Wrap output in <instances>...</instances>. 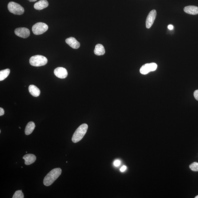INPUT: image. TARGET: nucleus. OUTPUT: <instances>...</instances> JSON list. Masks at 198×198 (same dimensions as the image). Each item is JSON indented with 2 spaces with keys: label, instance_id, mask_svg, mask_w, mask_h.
I'll return each instance as SVG.
<instances>
[{
  "label": "nucleus",
  "instance_id": "3",
  "mask_svg": "<svg viewBox=\"0 0 198 198\" xmlns=\"http://www.w3.org/2000/svg\"><path fill=\"white\" fill-rule=\"evenodd\" d=\"M48 60L46 57L41 55H35L30 57V63L34 67H39L46 65Z\"/></svg>",
  "mask_w": 198,
  "mask_h": 198
},
{
  "label": "nucleus",
  "instance_id": "18",
  "mask_svg": "<svg viewBox=\"0 0 198 198\" xmlns=\"http://www.w3.org/2000/svg\"><path fill=\"white\" fill-rule=\"evenodd\" d=\"M13 198H24V195L22 192V190H18L16 191L13 195Z\"/></svg>",
  "mask_w": 198,
  "mask_h": 198
},
{
  "label": "nucleus",
  "instance_id": "6",
  "mask_svg": "<svg viewBox=\"0 0 198 198\" xmlns=\"http://www.w3.org/2000/svg\"><path fill=\"white\" fill-rule=\"evenodd\" d=\"M157 65L155 63H148L142 66L140 69V73L143 74H146L150 72L156 70Z\"/></svg>",
  "mask_w": 198,
  "mask_h": 198
},
{
  "label": "nucleus",
  "instance_id": "15",
  "mask_svg": "<svg viewBox=\"0 0 198 198\" xmlns=\"http://www.w3.org/2000/svg\"><path fill=\"white\" fill-rule=\"evenodd\" d=\"M105 52V48L102 45L99 44L96 46L94 53L96 55H104Z\"/></svg>",
  "mask_w": 198,
  "mask_h": 198
},
{
  "label": "nucleus",
  "instance_id": "20",
  "mask_svg": "<svg viewBox=\"0 0 198 198\" xmlns=\"http://www.w3.org/2000/svg\"><path fill=\"white\" fill-rule=\"evenodd\" d=\"M194 96L195 99L198 101V90L194 91Z\"/></svg>",
  "mask_w": 198,
  "mask_h": 198
},
{
  "label": "nucleus",
  "instance_id": "22",
  "mask_svg": "<svg viewBox=\"0 0 198 198\" xmlns=\"http://www.w3.org/2000/svg\"><path fill=\"white\" fill-rule=\"evenodd\" d=\"M5 114L4 110L2 108H0V116H1Z\"/></svg>",
  "mask_w": 198,
  "mask_h": 198
},
{
  "label": "nucleus",
  "instance_id": "4",
  "mask_svg": "<svg viewBox=\"0 0 198 198\" xmlns=\"http://www.w3.org/2000/svg\"><path fill=\"white\" fill-rule=\"evenodd\" d=\"M8 9L10 12L15 15H21L24 13V8L19 4L11 2L8 5Z\"/></svg>",
  "mask_w": 198,
  "mask_h": 198
},
{
  "label": "nucleus",
  "instance_id": "23",
  "mask_svg": "<svg viewBox=\"0 0 198 198\" xmlns=\"http://www.w3.org/2000/svg\"><path fill=\"white\" fill-rule=\"evenodd\" d=\"M126 168L127 167L126 166L123 165V166L121 167V168L120 169V171H121V172H124L126 170Z\"/></svg>",
  "mask_w": 198,
  "mask_h": 198
},
{
  "label": "nucleus",
  "instance_id": "13",
  "mask_svg": "<svg viewBox=\"0 0 198 198\" xmlns=\"http://www.w3.org/2000/svg\"><path fill=\"white\" fill-rule=\"evenodd\" d=\"M184 11L187 14L192 15L198 14V7L194 6H189L184 8Z\"/></svg>",
  "mask_w": 198,
  "mask_h": 198
},
{
  "label": "nucleus",
  "instance_id": "14",
  "mask_svg": "<svg viewBox=\"0 0 198 198\" xmlns=\"http://www.w3.org/2000/svg\"><path fill=\"white\" fill-rule=\"evenodd\" d=\"M29 91L32 96L38 97L40 96V91L39 89L34 85H30L28 88Z\"/></svg>",
  "mask_w": 198,
  "mask_h": 198
},
{
  "label": "nucleus",
  "instance_id": "25",
  "mask_svg": "<svg viewBox=\"0 0 198 198\" xmlns=\"http://www.w3.org/2000/svg\"><path fill=\"white\" fill-rule=\"evenodd\" d=\"M28 1L30 2H34L36 1L37 0H28Z\"/></svg>",
  "mask_w": 198,
  "mask_h": 198
},
{
  "label": "nucleus",
  "instance_id": "19",
  "mask_svg": "<svg viewBox=\"0 0 198 198\" xmlns=\"http://www.w3.org/2000/svg\"><path fill=\"white\" fill-rule=\"evenodd\" d=\"M191 170L194 171H198V162H194L189 165Z\"/></svg>",
  "mask_w": 198,
  "mask_h": 198
},
{
  "label": "nucleus",
  "instance_id": "5",
  "mask_svg": "<svg viewBox=\"0 0 198 198\" xmlns=\"http://www.w3.org/2000/svg\"><path fill=\"white\" fill-rule=\"evenodd\" d=\"M48 29V26L45 23L39 22L34 25L32 31L35 35H40L45 33Z\"/></svg>",
  "mask_w": 198,
  "mask_h": 198
},
{
  "label": "nucleus",
  "instance_id": "26",
  "mask_svg": "<svg viewBox=\"0 0 198 198\" xmlns=\"http://www.w3.org/2000/svg\"><path fill=\"white\" fill-rule=\"evenodd\" d=\"M195 198H198V195L196 196V197H195Z\"/></svg>",
  "mask_w": 198,
  "mask_h": 198
},
{
  "label": "nucleus",
  "instance_id": "7",
  "mask_svg": "<svg viewBox=\"0 0 198 198\" xmlns=\"http://www.w3.org/2000/svg\"><path fill=\"white\" fill-rule=\"evenodd\" d=\"M156 11L155 10H152L149 13L147 17L146 21V26L147 28L149 29L151 27L156 18Z\"/></svg>",
  "mask_w": 198,
  "mask_h": 198
},
{
  "label": "nucleus",
  "instance_id": "17",
  "mask_svg": "<svg viewBox=\"0 0 198 198\" xmlns=\"http://www.w3.org/2000/svg\"><path fill=\"white\" fill-rule=\"evenodd\" d=\"M10 71H11L9 69L1 71H0V81H3L7 77L10 73Z\"/></svg>",
  "mask_w": 198,
  "mask_h": 198
},
{
  "label": "nucleus",
  "instance_id": "1",
  "mask_svg": "<svg viewBox=\"0 0 198 198\" xmlns=\"http://www.w3.org/2000/svg\"><path fill=\"white\" fill-rule=\"evenodd\" d=\"M61 169L60 168H55L51 171L44 179V185L47 187L52 185L61 175Z\"/></svg>",
  "mask_w": 198,
  "mask_h": 198
},
{
  "label": "nucleus",
  "instance_id": "11",
  "mask_svg": "<svg viewBox=\"0 0 198 198\" xmlns=\"http://www.w3.org/2000/svg\"><path fill=\"white\" fill-rule=\"evenodd\" d=\"M23 159L25 160V165H30L35 162L36 160V157L33 154H28L24 155L23 157Z\"/></svg>",
  "mask_w": 198,
  "mask_h": 198
},
{
  "label": "nucleus",
  "instance_id": "21",
  "mask_svg": "<svg viewBox=\"0 0 198 198\" xmlns=\"http://www.w3.org/2000/svg\"><path fill=\"white\" fill-rule=\"evenodd\" d=\"M121 165V162L119 160H116L114 162V165L116 167H118Z\"/></svg>",
  "mask_w": 198,
  "mask_h": 198
},
{
  "label": "nucleus",
  "instance_id": "24",
  "mask_svg": "<svg viewBox=\"0 0 198 198\" xmlns=\"http://www.w3.org/2000/svg\"><path fill=\"white\" fill-rule=\"evenodd\" d=\"M168 28L169 30H172L173 29L174 27L172 25H169L168 27Z\"/></svg>",
  "mask_w": 198,
  "mask_h": 198
},
{
  "label": "nucleus",
  "instance_id": "16",
  "mask_svg": "<svg viewBox=\"0 0 198 198\" xmlns=\"http://www.w3.org/2000/svg\"><path fill=\"white\" fill-rule=\"evenodd\" d=\"M35 125L33 121H30L27 125L25 130V134L26 135H29L33 133L35 129Z\"/></svg>",
  "mask_w": 198,
  "mask_h": 198
},
{
  "label": "nucleus",
  "instance_id": "12",
  "mask_svg": "<svg viewBox=\"0 0 198 198\" xmlns=\"http://www.w3.org/2000/svg\"><path fill=\"white\" fill-rule=\"evenodd\" d=\"M49 6V3L47 0H40L35 3L34 8L37 10H41L46 8Z\"/></svg>",
  "mask_w": 198,
  "mask_h": 198
},
{
  "label": "nucleus",
  "instance_id": "9",
  "mask_svg": "<svg viewBox=\"0 0 198 198\" xmlns=\"http://www.w3.org/2000/svg\"><path fill=\"white\" fill-rule=\"evenodd\" d=\"M54 74L59 78L65 79L67 77L68 72L63 67H58L54 70Z\"/></svg>",
  "mask_w": 198,
  "mask_h": 198
},
{
  "label": "nucleus",
  "instance_id": "8",
  "mask_svg": "<svg viewBox=\"0 0 198 198\" xmlns=\"http://www.w3.org/2000/svg\"><path fill=\"white\" fill-rule=\"evenodd\" d=\"M15 34L23 38H27L29 36L30 33L29 30L26 28H19L15 30Z\"/></svg>",
  "mask_w": 198,
  "mask_h": 198
},
{
  "label": "nucleus",
  "instance_id": "10",
  "mask_svg": "<svg viewBox=\"0 0 198 198\" xmlns=\"http://www.w3.org/2000/svg\"><path fill=\"white\" fill-rule=\"evenodd\" d=\"M65 42L68 45L73 49H77L80 46V43L74 37H71L66 39Z\"/></svg>",
  "mask_w": 198,
  "mask_h": 198
},
{
  "label": "nucleus",
  "instance_id": "2",
  "mask_svg": "<svg viewBox=\"0 0 198 198\" xmlns=\"http://www.w3.org/2000/svg\"><path fill=\"white\" fill-rule=\"evenodd\" d=\"M88 126L86 124H83L77 128L73 135L72 140L74 143L80 141L83 137L87 131Z\"/></svg>",
  "mask_w": 198,
  "mask_h": 198
}]
</instances>
